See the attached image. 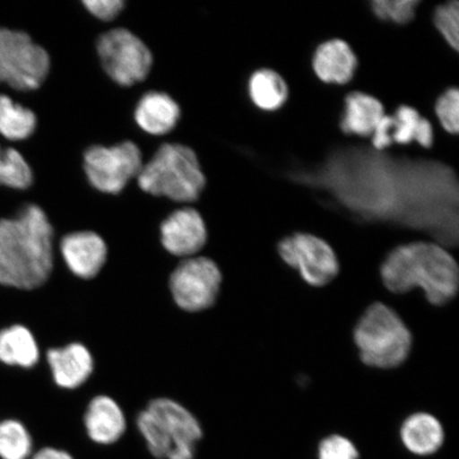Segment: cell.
<instances>
[{"label":"cell","instance_id":"obj_1","mask_svg":"<svg viewBox=\"0 0 459 459\" xmlns=\"http://www.w3.org/2000/svg\"><path fill=\"white\" fill-rule=\"evenodd\" d=\"M54 268V228L41 206L22 204L0 218V286L33 290L48 282Z\"/></svg>","mask_w":459,"mask_h":459},{"label":"cell","instance_id":"obj_2","mask_svg":"<svg viewBox=\"0 0 459 459\" xmlns=\"http://www.w3.org/2000/svg\"><path fill=\"white\" fill-rule=\"evenodd\" d=\"M380 278L390 296L419 291L436 307L458 297V262L447 247L433 240H411L394 247L384 257Z\"/></svg>","mask_w":459,"mask_h":459},{"label":"cell","instance_id":"obj_3","mask_svg":"<svg viewBox=\"0 0 459 459\" xmlns=\"http://www.w3.org/2000/svg\"><path fill=\"white\" fill-rule=\"evenodd\" d=\"M352 341L360 363L380 371L400 368L409 359L414 344L409 325L384 301L372 303L360 315Z\"/></svg>","mask_w":459,"mask_h":459},{"label":"cell","instance_id":"obj_4","mask_svg":"<svg viewBox=\"0 0 459 459\" xmlns=\"http://www.w3.org/2000/svg\"><path fill=\"white\" fill-rule=\"evenodd\" d=\"M136 179L142 191L177 203H193L205 186L197 154L182 143L160 146Z\"/></svg>","mask_w":459,"mask_h":459},{"label":"cell","instance_id":"obj_5","mask_svg":"<svg viewBox=\"0 0 459 459\" xmlns=\"http://www.w3.org/2000/svg\"><path fill=\"white\" fill-rule=\"evenodd\" d=\"M137 428L149 451L160 459H193L203 437L197 419L170 399L153 400L137 417Z\"/></svg>","mask_w":459,"mask_h":459},{"label":"cell","instance_id":"obj_6","mask_svg":"<svg viewBox=\"0 0 459 459\" xmlns=\"http://www.w3.org/2000/svg\"><path fill=\"white\" fill-rule=\"evenodd\" d=\"M50 56L30 34L0 27V85L2 94L33 93L49 76Z\"/></svg>","mask_w":459,"mask_h":459},{"label":"cell","instance_id":"obj_7","mask_svg":"<svg viewBox=\"0 0 459 459\" xmlns=\"http://www.w3.org/2000/svg\"><path fill=\"white\" fill-rule=\"evenodd\" d=\"M277 254L284 265L312 289H324L341 273L340 258L334 247L314 233L286 235L277 244Z\"/></svg>","mask_w":459,"mask_h":459},{"label":"cell","instance_id":"obj_8","mask_svg":"<svg viewBox=\"0 0 459 459\" xmlns=\"http://www.w3.org/2000/svg\"><path fill=\"white\" fill-rule=\"evenodd\" d=\"M97 53L103 70L119 85L142 82L152 71L151 49L128 29L117 28L103 33L97 42Z\"/></svg>","mask_w":459,"mask_h":459},{"label":"cell","instance_id":"obj_9","mask_svg":"<svg viewBox=\"0 0 459 459\" xmlns=\"http://www.w3.org/2000/svg\"><path fill=\"white\" fill-rule=\"evenodd\" d=\"M143 157L136 143L126 141L117 145L91 146L84 153V170L91 186L101 193L118 194L139 176Z\"/></svg>","mask_w":459,"mask_h":459},{"label":"cell","instance_id":"obj_10","mask_svg":"<svg viewBox=\"0 0 459 459\" xmlns=\"http://www.w3.org/2000/svg\"><path fill=\"white\" fill-rule=\"evenodd\" d=\"M222 273L209 257H188L170 277V290L177 306L186 312L204 311L220 295Z\"/></svg>","mask_w":459,"mask_h":459},{"label":"cell","instance_id":"obj_11","mask_svg":"<svg viewBox=\"0 0 459 459\" xmlns=\"http://www.w3.org/2000/svg\"><path fill=\"white\" fill-rule=\"evenodd\" d=\"M160 239L172 255L192 257L204 248L208 231L199 212L183 208L171 213L160 226Z\"/></svg>","mask_w":459,"mask_h":459},{"label":"cell","instance_id":"obj_12","mask_svg":"<svg viewBox=\"0 0 459 459\" xmlns=\"http://www.w3.org/2000/svg\"><path fill=\"white\" fill-rule=\"evenodd\" d=\"M433 127L428 119L421 117L414 108L402 106L393 117L384 115L372 134L377 149H385L394 142L410 143L418 142L423 147L433 143Z\"/></svg>","mask_w":459,"mask_h":459},{"label":"cell","instance_id":"obj_13","mask_svg":"<svg viewBox=\"0 0 459 459\" xmlns=\"http://www.w3.org/2000/svg\"><path fill=\"white\" fill-rule=\"evenodd\" d=\"M61 252L73 273L82 279H91L105 265L108 248L105 240L99 234L82 231L63 238Z\"/></svg>","mask_w":459,"mask_h":459},{"label":"cell","instance_id":"obj_14","mask_svg":"<svg viewBox=\"0 0 459 459\" xmlns=\"http://www.w3.org/2000/svg\"><path fill=\"white\" fill-rule=\"evenodd\" d=\"M48 361L56 385L67 389L82 385L94 368L93 358L89 350L80 343L50 349Z\"/></svg>","mask_w":459,"mask_h":459},{"label":"cell","instance_id":"obj_15","mask_svg":"<svg viewBox=\"0 0 459 459\" xmlns=\"http://www.w3.org/2000/svg\"><path fill=\"white\" fill-rule=\"evenodd\" d=\"M313 66L324 82L346 84L357 70L358 59L348 43L342 39H331L316 50Z\"/></svg>","mask_w":459,"mask_h":459},{"label":"cell","instance_id":"obj_16","mask_svg":"<svg viewBox=\"0 0 459 459\" xmlns=\"http://www.w3.org/2000/svg\"><path fill=\"white\" fill-rule=\"evenodd\" d=\"M400 436L407 450L424 456L440 449L445 440V430L439 419L432 412L417 411L402 422Z\"/></svg>","mask_w":459,"mask_h":459},{"label":"cell","instance_id":"obj_17","mask_svg":"<svg viewBox=\"0 0 459 459\" xmlns=\"http://www.w3.org/2000/svg\"><path fill=\"white\" fill-rule=\"evenodd\" d=\"M180 107L169 94L149 91L137 103L134 117L139 127L152 135L168 134L180 119Z\"/></svg>","mask_w":459,"mask_h":459},{"label":"cell","instance_id":"obj_18","mask_svg":"<svg viewBox=\"0 0 459 459\" xmlns=\"http://www.w3.org/2000/svg\"><path fill=\"white\" fill-rule=\"evenodd\" d=\"M84 422L90 438L100 445L117 443L126 430L122 409L117 402L105 395L91 400Z\"/></svg>","mask_w":459,"mask_h":459},{"label":"cell","instance_id":"obj_19","mask_svg":"<svg viewBox=\"0 0 459 459\" xmlns=\"http://www.w3.org/2000/svg\"><path fill=\"white\" fill-rule=\"evenodd\" d=\"M39 359V344L26 325L14 324L0 329V366L31 369Z\"/></svg>","mask_w":459,"mask_h":459},{"label":"cell","instance_id":"obj_20","mask_svg":"<svg viewBox=\"0 0 459 459\" xmlns=\"http://www.w3.org/2000/svg\"><path fill=\"white\" fill-rule=\"evenodd\" d=\"M385 115L380 100L368 94L355 91L346 99V110L342 129L347 134L370 136Z\"/></svg>","mask_w":459,"mask_h":459},{"label":"cell","instance_id":"obj_21","mask_svg":"<svg viewBox=\"0 0 459 459\" xmlns=\"http://www.w3.org/2000/svg\"><path fill=\"white\" fill-rule=\"evenodd\" d=\"M38 124V115L32 108L0 94V137L3 140L11 143L25 142L36 134Z\"/></svg>","mask_w":459,"mask_h":459},{"label":"cell","instance_id":"obj_22","mask_svg":"<svg viewBox=\"0 0 459 459\" xmlns=\"http://www.w3.org/2000/svg\"><path fill=\"white\" fill-rule=\"evenodd\" d=\"M33 183L30 164L14 146L0 137V186L25 192Z\"/></svg>","mask_w":459,"mask_h":459},{"label":"cell","instance_id":"obj_23","mask_svg":"<svg viewBox=\"0 0 459 459\" xmlns=\"http://www.w3.org/2000/svg\"><path fill=\"white\" fill-rule=\"evenodd\" d=\"M249 94L255 105L262 110H278L289 97V88L284 79L273 70H260L252 74Z\"/></svg>","mask_w":459,"mask_h":459},{"label":"cell","instance_id":"obj_24","mask_svg":"<svg viewBox=\"0 0 459 459\" xmlns=\"http://www.w3.org/2000/svg\"><path fill=\"white\" fill-rule=\"evenodd\" d=\"M33 438L24 423L15 418L0 419V459H29Z\"/></svg>","mask_w":459,"mask_h":459},{"label":"cell","instance_id":"obj_25","mask_svg":"<svg viewBox=\"0 0 459 459\" xmlns=\"http://www.w3.org/2000/svg\"><path fill=\"white\" fill-rule=\"evenodd\" d=\"M434 24L446 42L452 48H459V5L458 2L447 3L435 10Z\"/></svg>","mask_w":459,"mask_h":459},{"label":"cell","instance_id":"obj_26","mask_svg":"<svg viewBox=\"0 0 459 459\" xmlns=\"http://www.w3.org/2000/svg\"><path fill=\"white\" fill-rule=\"evenodd\" d=\"M418 4L416 0H376L372 3V8L382 20L406 24L414 17Z\"/></svg>","mask_w":459,"mask_h":459},{"label":"cell","instance_id":"obj_27","mask_svg":"<svg viewBox=\"0 0 459 459\" xmlns=\"http://www.w3.org/2000/svg\"><path fill=\"white\" fill-rule=\"evenodd\" d=\"M436 117L443 128L456 134L459 130V91L450 89L439 97L435 106Z\"/></svg>","mask_w":459,"mask_h":459},{"label":"cell","instance_id":"obj_28","mask_svg":"<svg viewBox=\"0 0 459 459\" xmlns=\"http://www.w3.org/2000/svg\"><path fill=\"white\" fill-rule=\"evenodd\" d=\"M319 459H358L359 451L351 440L342 435H331L321 441Z\"/></svg>","mask_w":459,"mask_h":459},{"label":"cell","instance_id":"obj_29","mask_svg":"<svg viewBox=\"0 0 459 459\" xmlns=\"http://www.w3.org/2000/svg\"><path fill=\"white\" fill-rule=\"evenodd\" d=\"M82 4L91 15L103 22L117 19L125 8L123 0H84Z\"/></svg>","mask_w":459,"mask_h":459},{"label":"cell","instance_id":"obj_30","mask_svg":"<svg viewBox=\"0 0 459 459\" xmlns=\"http://www.w3.org/2000/svg\"><path fill=\"white\" fill-rule=\"evenodd\" d=\"M29 459H74L65 451L55 449V447H43V449L33 452Z\"/></svg>","mask_w":459,"mask_h":459}]
</instances>
